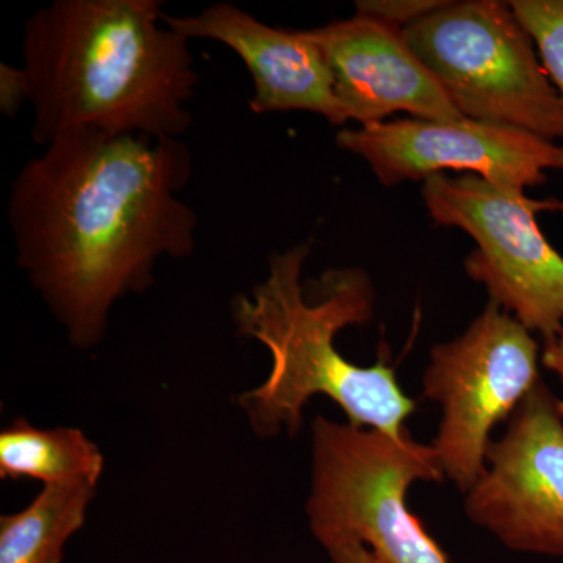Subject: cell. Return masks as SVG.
<instances>
[{
  "mask_svg": "<svg viewBox=\"0 0 563 563\" xmlns=\"http://www.w3.org/2000/svg\"><path fill=\"white\" fill-rule=\"evenodd\" d=\"M192 168L181 139L76 132L18 173L16 263L74 347L102 342L114 303L154 285L162 258L196 251L198 214L179 196Z\"/></svg>",
  "mask_w": 563,
  "mask_h": 563,
  "instance_id": "6da1fadb",
  "label": "cell"
},
{
  "mask_svg": "<svg viewBox=\"0 0 563 563\" xmlns=\"http://www.w3.org/2000/svg\"><path fill=\"white\" fill-rule=\"evenodd\" d=\"M162 0H54L25 22L22 69L40 146L76 132L181 139L199 76Z\"/></svg>",
  "mask_w": 563,
  "mask_h": 563,
  "instance_id": "7a4b0ae2",
  "label": "cell"
},
{
  "mask_svg": "<svg viewBox=\"0 0 563 563\" xmlns=\"http://www.w3.org/2000/svg\"><path fill=\"white\" fill-rule=\"evenodd\" d=\"M310 252L312 242L273 254L265 279L233 299L239 333L272 355L268 377L240 396V407L255 435L274 437L282 429L295 435L307 402L328 396L355 428L401 435L415 401L399 387L395 368L383 357L373 366L354 365L335 344L342 329L372 321V279L362 269L342 268L302 284Z\"/></svg>",
  "mask_w": 563,
  "mask_h": 563,
  "instance_id": "3957f363",
  "label": "cell"
},
{
  "mask_svg": "<svg viewBox=\"0 0 563 563\" xmlns=\"http://www.w3.org/2000/svg\"><path fill=\"white\" fill-rule=\"evenodd\" d=\"M312 446L306 512L318 542L358 540L383 563H450L406 506L410 485L444 477L431 444L317 417Z\"/></svg>",
  "mask_w": 563,
  "mask_h": 563,
  "instance_id": "277c9868",
  "label": "cell"
},
{
  "mask_svg": "<svg viewBox=\"0 0 563 563\" xmlns=\"http://www.w3.org/2000/svg\"><path fill=\"white\" fill-rule=\"evenodd\" d=\"M466 120L563 140V102L509 2H448L404 29Z\"/></svg>",
  "mask_w": 563,
  "mask_h": 563,
  "instance_id": "5b68a950",
  "label": "cell"
},
{
  "mask_svg": "<svg viewBox=\"0 0 563 563\" xmlns=\"http://www.w3.org/2000/svg\"><path fill=\"white\" fill-rule=\"evenodd\" d=\"M421 195L435 224L462 229L476 242L465 269L490 301L553 342L563 331V257L544 239L537 213L563 211V202L504 191L474 174H437L422 181Z\"/></svg>",
  "mask_w": 563,
  "mask_h": 563,
  "instance_id": "8992f818",
  "label": "cell"
},
{
  "mask_svg": "<svg viewBox=\"0 0 563 563\" xmlns=\"http://www.w3.org/2000/svg\"><path fill=\"white\" fill-rule=\"evenodd\" d=\"M539 380L532 332L492 301L461 336L432 347L422 388L442 407V421L431 446L459 490L481 479L493 428L512 417Z\"/></svg>",
  "mask_w": 563,
  "mask_h": 563,
  "instance_id": "52a82bcc",
  "label": "cell"
},
{
  "mask_svg": "<svg viewBox=\"0 0 563 563\" xmlns=\"http://www.w3.org/2000/svg\"><path fill=\"white\" fill-rule=\"evenodd\" d=\"M466 493L474 525L520 553L563 558V402L536 384Z\"/></svg>",
  "mask_w": 563,
  "mask_h": 563,
  "instance_id": "ba28073f",
  "label": "cell"
},
{
  "mask_svg": "<svg viewBox=\"0 0 563 563\" xmlns=\"http://www.w3.org/2000/svg\"><path fill=\"white\" fill-rule=\"evenodd\" d=\"M340 150L368 163L380 184L429 179L444 172L474 174L504 191L526 195L563 172V146L510 125L466 120H398L344 129Z\"/></svg>",
  "mask_w": 563,
  "mask_h": 563,
  "instance_id": "9c48e42d",
  "label": "cell"
},
{
  "mask_svg": "<svg viewBox=\"0 0 563 563\" xmlns=\"http://www.w3.org/2000/svg\"><path fill=\"white\" fill-rule=\"evenodd\" d=\"M310 33L332 70L336 98L358 125L384 122L399 111L418 120H463L402 29L355 14Z\"/></svg>",
  "mask_w": 563,
  "mask_h": 563,
  "instance_id": "30bf717a",
  "label": "cell"
},
{
  "mask_svg": "<svg viewBox=\"0 0 563 563\" xmlns=\"http://www.w3.org/2000/svg\"><path fill=\"white\" fill-rule=\"evenodd\" d=\"M165 22L185 38L217 41L242 58L254 85L250 107L255 114L310 111L332 125L350 121L324 52L310 31L272 27L228 2L192 16H165Z\"/></svg>",
  "mask_w": 563,
  "mask_h": 563,
  "instance_id": "8fae6325",
  "label": "cell"
},
{
  "mask_svg": "<svg viewBox=\"0 0 563 563\" xmlns=\"http://www.w3.org/2000/svg\"><path fill=\"white\" fill-rule=\"evenodd\" d=\"M103 455L80 429H40L18 418L0 432V477L96 487Z\"/></svg>",
  "mask_w": 563,
  "mask_h": 563,
  "instance_id": "7c38bea8",
  "label": "cell"
},
{
  "mask_svg": "<svg viewBox=\"0 0 563 563\" xmlns=\"http://www.w3.org/2000/svg\"><path fill=\"white\" fill-rule=\"evenodd\" d=\"M96 487L44 485L21 512L0 518V563H62L70 537L87 520Z\"/></svg>",
  "mask_w": 563,
  "mask_h": 563,
  "instance_id": "4fadbf2b",
  "label": "cell"
},
{
  "mask_svg": "<svg viewBox=\"0 0 563 563\" xmlns=\"http://www.w3.org/2000/svg\"><path fill=\"white\" fill-rule=\"evenodd\" d=\"M563 102V0H510Z\"/></svg>",
  "mask_w": 563,
  "mask_h": 563,
  "instance_id": "5bb4252c",
  "label": "cell"
},
{
  "mask_svg": "<svg viewBox=\"0 0 563 563\" xmlns=\"http://www.w3.org/2000/svg\"><path fill=\"white\" fill-rule=\"evenodd\" d=\"M446 3L444 0H358L355 10L357 14L387 22L404 31Z\"/></svg>",
  "mask_w": 563,
  "mask_h": 563,
  "instance_id": "9a60e30c",
  "label": "cell"
},
{
  "mask_svg": "<svg viewBox=\"0 0 563 563\" xmlns=\"http://www.w3.org/2000/svg\"><path fill=\"white\" fill-rule=\"evenodd\" d=\"M25 102H29V85L24 69L2 63L0 66V110L7 118H13Z\"/></svg>",
  "mask_w": 563,
  "mask_h": 563,
  "instance_id": "2e32d148",
  "label": "cell"
},
{
  "mask_svg": "<svg viewBox=\"0 0 563 563\" xmlns=\"http://www.w3.org/2000/svg\"><path fill=\"white\" fill-rule=\"evenodd\" d=\"M332 563H383L366 544L352 539H336L322 543Z\"/></svg>",
  "mask_w": 563,
  "mask_h": 563,
  "instance_id": "e0dca14e",
  "label": "cell"
},
{
  "mask_svg": "<svg viewBox=\"0 0 563 563\" xmlns=\"http://www.w3.org/2000/svg\"><path fill=\"white\" fill-rule=\"evenodd\" d=\"M542 362L544 368L554 373L563 385V331L555 336L553 342L547 343L543 350Z\"/></svg>",
  "mask_w": 563,
  "mask_h": 563,
  "instance_id": "ac0fdd59",
  "label": "cell"
}]
</instances>
